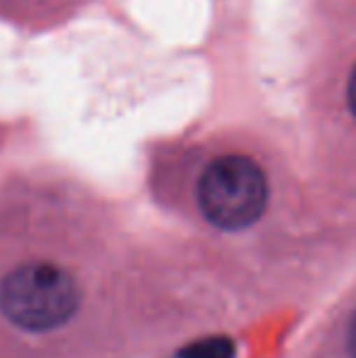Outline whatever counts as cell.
I'll use <instances>...</instances> for the list:
<instances>
[{"instance_id": "obj_2", "label": "cell", "mask_w": 356, "mask_h": 358, "mask_svg": "<svg viewBox=\"0 0 356 358\" xmlns=\"http://www.w3.org/2000/svg\"><path fill=\"white\" fill-rule=\"evenodd\" d=\"M81 305V285L69 268L32 261L13 268L0 283V312L15 327L34 334L71 322Z\"/></svg>"}, {"instance_id": "obj_3", "label": "cell", "mask_w": 356, "mask_h": 358, "mask_svg": "<svg viewBox=\"0 0 356 358\" xmlns=\"http://www.w3.org/2000/svg\"><path fill=\"white\" fill-rule=\"evenodd\" d=\"M339 349H342V358H356V300L349 305L339 327Z\"/></svg>"}, {"instance_id": "obj_1", "label": "cell", "mask_w": 356, "mask_h": 358, "mask_svg": "<svg viewBox=\"0 0 356 358\" xmlns=\"http://www.w3.org/2000/svg\"><path fill=\"white\" fill-rule=\"evenodd\" d=\"M193 203L205 227L225 236H242L269 213V173L249 154H220L195 178Z\"/></svg>"}, {"instance_id": "obj_4", "label": "cell", "mask_w": 356, "mask_h": 358, "mask_svg": "<svg viewBox=\"0 0 356 358\" xmlns=\"http://www.w3.org/2000/svg\"><path fill=\"white\" fill-rule=\"evenodd\" d=\"M347 100H349V108H352V115H354V120H356V66L352 69V76H349Z\"/></svg>"}]
</instances>
